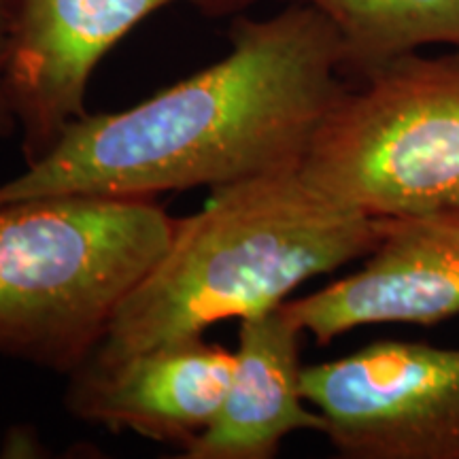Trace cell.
I'll list each match as a JSON object with an SVG mask.
<instances>
[{
	"mask_svg": "<svg viewBox=\"0 0 459 459\" xmlns=\"http://www.w3.org/2000/svg\"><path fill=\"white\" fill-rule=\"evenodd\" d=\"M215 65L139 105L88 113L41 160L0 183V204L62 196L153 198L300 170L349 82L338 34L290 3L266 20L237 17Z\"/></svg>",
	"mask_w": 459,
	"mask_h": 459,
	"instance_id": "cell-1",
	"label": "cell"
},
{
	"mask_svg": "<svg viewBox=\"0 0 459 459\" xmlns=\"http://www.w3.org/2000/svg\"><path fill=\"white\" fill-rule=\"evenodd\" d=\"M381 232L383 217L332 198L300 170L217 187L203 211L175 221L90 359L111 364L273 311L307 281L364 260Z\"/></svg>",
	"mask_w": 459,
	"mask_h": 459,
	"instance_id": "cell-2",
	"label": "cell"
},
{
	"mask_svg": "<svg viewBox=\"0 0 459 459\" xmlns=\"http://www.w3.org/2000/svg\"><path fill=\"white\" fill-rule=\"evenodd\" d=\"M153 198L62 194L0 204V355L73 375L170 243Z\"/></svg>",
	"mask_w": 459,
	"mask_h": 459,
	"instance_id": "cell-3",
	"label": "cell"
},
{
	"mask_svg": "<svg viewBox=\"0 0 459 459\" xmlns=\"http://www.w3.org/2000/svg\"><path fill=\"white\" fill-rule=\"evenodd\" d=\"M300 172L372 217L459 204V51H419L349 83Z\"/></svg>",
	"mask_w": 459,
	"mask_h": 459,
	"instance_id": "cell-4",
	"label": "cell"
},
{
	"mask_svg": "<svg viewBox=\"0 0 459 459\" xmlns=\"http://www.w3.org/2000/svg\"><path fill=\"white\" fill-rule=\"evenodd\" d=\"M302 389L344 459H459V347L381 338L304 366Z\"/></svg>",
	"mask_w": 459,
	"mask_h": 459,
	"instance_id": "cell-5",
	"label": "cell"
},
{
	"mask_svg": "<svg viewBox=\"0 0 459 459\" xmlns=\"http://www.w3.org/2000/svg\"><path fill=\"white\" fill-rule=\"evenodd\" d=\"M177 3L232 15L255 0H9L7 90L26 164L85 117L94 68L143 20Z\"/></svg>",
	"mask_w": 459,
	"mask_h": 459,
	"instance_id": "cell-6",
	"label": "cell"
},
{
	"mask_svg": "<svg viewBox=\"0 0 459 459\" xmlns=\"http://www.w3.org/2000/svg\"><path fill=\"white\" fill-rule=\"evenodd\" d=\"M285 311L325 347L361 325H434L459 315V204L383 217L361 266Z\"/></svg>",
	"mask_w": 459,
	"mask_h": 459,
	"instance_id": "cell-7",
	"label": "cell"
},
{
	"mask_svg": "<svg viewBox=\"0 0 459 459\" xmlns=\"http://www.w3.org/2000/svg\"><path fill=\"white\" fill-rule=\"evenodd\" d=\"M234 353L189 338L111 364L88 359L71 375L66 406L82 421L160 443L192 445L220 412Z\"/></svg>",
	"mask_w": 459,
	"mask_h": 459,
	"instance_id": "cell-8",
	"label": "cell"
},
{
	"mask_svg": "<svg viewBox=\"0 0 459 459\" xmlns=\"http://www.w3.org/2000/svg\"><path fill=\"white\" fill-rule=\"evenodd\" d=\"M302 338L283 304L240 319L226 398L183 457L273 459L287 436L325 434L324 417L304 398Z\"/></svg>",
	"mask_w": 459,
	"mask_h": 459,
	"instance_id": "cell-9",
	"label": "cell"
},
{
	"mask_svg": "<svg viewBox=\"0 0 459 459\" xmlns=\"http://www.w3.org/2000/svg\"><path fill=\"white\" fill-rule=\"evenodd\" d=\"M319 11L338 34L349 83L400 57L445 45L459 51V0H287Z\"/></svg>",
	"mask_w": 459,
	"mask_h": 459,
	"instance_id": "cell-10",
	"label": "cell"
},
{
	"mask_svg": "<svg viewBox=\"0 0 459 459\" xmlns=\"http://www.w3.org/2000/svg\"><path fill=\"white\" fill-rule=\"evenodd\" d=\"M7 57H9V0H0V139L13 136L17 126L7 90Z\"/></svg>",
	"mask_w": 459,
	"mask_h": 459,
	"instance_id": "cell-11",
	"label": "cell"
}]
</instances>
